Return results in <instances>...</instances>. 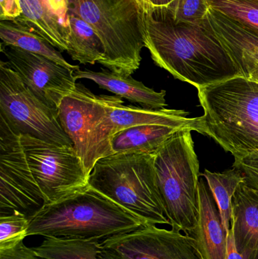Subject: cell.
Segmentation results:
<instances>
[{"mask_svg":"<svg viewBox=\"0 0 258 259\" xmlns=\"http://www.w3.org/2000/svg\"><path fill=\"white\" fill-rule=\"evenodd\" d=\"M144 42L154 64L197 89L241 75L207 19L176 23L162 9L145 11Z\"/></svg>","mask_w":258,"mask_h":259,"instance_id":"1","label":"cell"},{"mask_svg":"<svg viewBox=\"0 0 258 259\" xmlns=\"http://www.w3.org/2000/svg\"><path fill=\"white\" fill-rule=\"evenodd\" d=\"M145 227L142 221L89 185L30 219L27 237L99 240Z\"/></svg>","mask_w":258,"mask_h":259,"instance_id":"2","label":"cell"},{"mask_svg":"<svg viewBox=\"0 0 258 259\" xmlns=\"http://www.w3.org/2000/svg\"><path fill=\"white\" fill-rule=\"evenodd\" d=\"M200 134L235 158L258 152V82L238 75L198 88Z\"/></svg>","mask_w":258,"mask_h":259,"instance_id":"3","label":"cell"},{"mask_svg":"<svg viewBox=\"0 0 258 259\" xmlns=\"http://www.w3.org/2000/svg\"><path fill=\"white\" fill-rule=\"evenodd\" d=\"M89 185L139 218L145 227L168 225L161 199L154 154H112L95 162Z\"/></svg>","mask_w":258,"mask_h":259,"instance_id":"4","label":"cell"},{"mask_svg":"<svg viewBox=\"0 0 258 259\" xmlns=\"http://www.w3.org/2000/svg\"><path fill=\"white\" fill-rule=\"evenodd\" d=\"M70 12L86 21L104 46L98 63L112 72L132 75L139 69L145 11L136 0H69Z\"/></svg>","mask_w":258,"mask_h":259,"instance_id":"5","label":"cell"},{"mask_svg":"<svg viewBox=\"0 0 258 259\" xmlns=\"http://www.w3.org/2000/svg\"><path fill=\"white\" fill-rule=\"evenodd\" d=\"M158 186L173 229L189 235L198 222L199 162L192 131L181 130L154 154Z\"/></svg>","mask_w":258,"mask_h":259,"instance_id":"6","label":"cell"},{"mask_svg":"<svg viewBox=\"0 0 258 259\" xmlns=\"http://www.w3.org/2000/svg\"><path fill=\"white\" fill-rule=\"evenodd\" d=\"M189 112L177 109H148L124 106L121 97L101 95L96 119L89 131L83 164L90 175L95 162L110 155L109 142L123 130L142 125L161 124L200 132V118H188Z\"/></svg>","mask_w":258,"mask_h":259,"instance_id":"7","label":"cell"},{"mask_svg":"<svg viewBox=\"0 0 258 259\" xmlns=\"http://www.w3.org/2000/svg\"><path fill=\"white\" fill-rule=\"evenodd\" d=\"M0 116L18 134L59 146H74L59 111L48 107L22 81L9 62H0Z\"/></svg>","mask_w":258,"mask_h":259,"instance_id":"8","label":"cell"},{"mask_svg":"<svg viewBox=\"0 0 258 259\" xmlns=\"http://www.w3.org/2000/svg\"><path fill=\"white\" fill-rule=\"evenodd\" d=\"M20 139L45 205L89 187V175L74 146H59L28 134H20Z\"/></svg>","mask_w":258,"mask_h":259,"instance_id":"9","label":"cell"},{"mask_svg":"<svg viewBox=\"0 0 258 259\" xmlns=\"http://www.w3.org/2000/svg\"><path fill=\"white\" fill-rule=\"evenodd\" d=\"M44 205L20 134L0 116V215L17 212L30 219Z\"/></svg>","mask_w":258,"mask_h":259,"instance_id":"10","label":"cell"},{"mask_svg":"<svg viewBox=\"0 0 258 259\" xmlns=\"http://www.w3.org/2000/svg\"><path fill=\"white\" fill-rule=\"evenodd\" d=\"M101 259H200L193 239L178 230L143 227L106 239Z\"/></svg>","mask_w":258,"mask_h":259,"instance_id":"11","label":"cell"},{"mask_svg":"<svg viewBox=\"0 0 258 259\" xmlns=\"http://www.w3.org/2000/svg\"><path fill=\"white\" fill-rule=\"evenodd\" d=\"M1 52L26 86L48 107L58 110L62 100L75 89V71L12 46L1 44Z\"/></svg>","mask_w":258,"mask_h":259,"instance_id":"12","label":"cell"},{"mask_svg":"<svg viewBox=\"0 0 258 259\" xmlns=\"http://www.w3.org/2000/svg\"><path fill=\"white\" fill-rule=\"evenodd\" d=\"M21 15L14 21L25 26L60 52L68 50L69 0H19Z\"/></svg>","mask_w":258,"mask_h":259,"instance_id":"13","label":"cell"},{"mask_svg":"<svg viewBox=\"0 0 258 259\" xmlns=\"http://www.w3.org/2000/svg\"><path fill=\"white\" fill-rule=\"evenodd\" d=\"M188 236L193 239L200 259H226L228 236L205 178L198 182V222Z\"/></svg>","mask_w":258,"mask_h":259,"instance_id":"14","label":"cell"},{"mask_svg":"<svg viewBox=\"0 0 258 259\" xmlns=\"http://www.w3.org/2000/svg\"><path fill=\"white\" fill-rule=\"evenodd\" d=\"M231 208V228L238 252L244 259H258V190L241 183Z\"/></svg>","mask_w":258,"mask_h":259,"instance_id":"15","label":"cell"},{"mask_svg":"<svg viewBox=\"0 0 258 259\" xmlns=\"http://www.w3.org/2000/svg\"><path fill=\"white\" fill-rule=\"evenodd\" d=\"M206 19L238 69L248 61L258 59L257 30L210 8Z\"/></svg>","mask_w":258,"mask_h":259,"instance_id":"16","label":"cell"},{"mask_svg":"<svg viewBox=\"0 0 258 259\" xmlns=\"http://www.w3.org/2000/svg\"><path fill=\"white\" fill-rule=\"evenodd\" d=\"M76 80L87 79L96 83L101 89L106 90L115 96L127 99L133 103L141 105L148 109H165L168 106L165 100L166 91L156 92L145 86L141 81L135 80L131 75H124L109 70L92 71L89 69H78L74 71Z\"/></svg>","mask_w":258,"mask_h":259,"instance_id":"17","label":"cell"},{"mask_svg":"<svg viewBox=\"0 0 258 259\" xmlns=\"http://www.w3.org/2000/svg\"><path fill=\"white\" fill-rule=\"evenodd\" d=\"M181 130L186 129L161 124H142L123 130L111 138L110 154H154L165 142Z\"/></svg>","mask_w":258,"mask_h":259,"instance_id":"18","label":"cell"},{"mask_svg":"<svg viewBox=\"0 0 258 259\" xmlns=\"http://www.w3.org/2000/svg\"><path fill=\"white\" fill-rule=\"evenodd\" d=\"M0 38L3 45L40 55L73 71L80 69L79 65L67 62L61 52L42 36L16 21H0Z\"/></svg>","mask_w":258,"mask_h":259,"instance_id":"19","label":"cell"},{"mask_svg":"<svg viewBox=\"0 0 258 259\" xmlns=\"http://www.w3.org/2000/svg\"><path fill=\"white\" fill-rule=\"evenodd\" d=\"M67 53L80 64L95 65L104 57V46L86 21L70 12V33Z\"/></svg>","mask_w":258,"mask_h":259,"instance_id":"20","label":"cell"},{"mask_svg":"<svg viewBox=\"0 0 258 259\" xmlns=\"http://www.w3.org/2000/svg\"><path fill=\"white\" fill-rule=\"evenodd\" d=\"M99 240L45 237L42 243L32 248L42 259H101Z\"/></svg>","mask_w":258,"mask_h":259,"instance_id":"21","label":"cell"},{"mask_svg":"<svg viewBox=\"0 0 258 259\" xmlns=\"http://www.w3.org/2000/svg\"><path fill=\"white\" fill-rule=\"evenodd\" d=\"M201 175L207 180L213 193L221 213L223 225L228 236L231 229L232 199L236 189L245 181V178L235 167L224 173H214L205 170Z\"/></svg>","mask_w":258,"mask_h":259,"instance_id":"22","label":"cell"},{"mask_svg":"<svg viewBox=\"0 0 258 259\" xmlns=\"http://www.w3.org/2000/svg\"><path fill=\"white\" fill-rule=\"evenodd\" d=\"M209 8L258 30V0H207Z\"/></svg>","mask_w":258,"mask_h":259,"instance_id":"23","label":"cell"},{"mask_svg":"<svg viewBox=\"0 0 258 259\" xmlns=\"http://www.w3.org/2000/svg\"><path fill=\"white\" fill-rule=\"evenodd\" d=\"M30 218L12 213L0 215V251L8 250L23 242L27 237Z\"/></svg>","mask_w":258,"mask_h":259,"instance_id":"24","label":"cell"},{"mask_svg":"<svg viewBox=\"0 0 258 259\" xmlns=\"http://www.w3.org/2000/svg\"><path fill=\"white\" fill-rule=\"evenodd\" d=\"M164 9L176 23H199L209 11L207 0H172Z\"/></svg>","mask_w":258,"mask_h":259,"instance_id":"25","label":"cell"},{"mask_svg":"<svg viewBox=\"0 0 258 259\" xmlns=\"http://www.w3.org/2000/svg\"><path fill=\"white\" fill-rule=\"evenodd\" d=\"M233 167L243 175L245 184L258 190V152L235 158Z\"/></svg>","mask_w":258,"mask_h":259,"instance_id":"26","label":"cell"},{"mask_svg":"<svg viewBox=\"0 0 258 259\" xmlns=\"http://www.w3.org/2000/svg\"><path fill=\"white\" fill-rule=\"evenodd\" d=\"M0 21H14L21 15L19 0H0Z\"/></svg>","mask_w":258,"mask_h":259,"instance_id":"27","label":"cell"},{"mask_svg":"<svg viewBox=\"0 0 258 259\" xmlns=\"http://www.w3.org/2000/svg\"><path fill=\"white\" fill-rule=\"evenodd\" d=\"M0 259H42L35 255L33 249L28 248L23 242L8 250L0 251Z\"/></svg>","mask_w":258,"mask_h":259,"instance_id":"28","label":"cell"},{"mask_svg":"<svg viewBox=\"0 0 258 259\" xmlns=\"http://www.w3.org/2000/svg\"><path fill=\"white\" fill-rule=\"evenodd\" d=\"M241 76L258 82V59H252L239 67Z\"/></svg>","mask_w":258,"mask_h":259,"instance_id":"29","label":"cell"},{"mask_svg":"<svg viewBox=\"0 0 258 259\" xmlns=\"http://www.w3.org/2000/svg\"><path fill=\"white\" fill-rule=\"evenodd\" d=\"M226 259H244L243 256L238 252L235 243L233 230L230 229L227 237V251Z\"/></svg>","mask_w":258,"mask_h":259,"instance_id":"30","label":"cell"},{"mask_svg":"<svg viewBox=\"0 0 258 259\" xmlns=\"http://www.w3.org/2000/svg\"><path fill=\"white\" fill-rule=\"evenodd\" d=\"M154 9H165L172 0H148Z\"/></svg>","mask_w":258,"mask_h":259,"instance_id":"31","label":"cell"},{"mask_svg":"<svg viewBox=\"0 0 258 259\" xmlns=\"http://www.w3.org/2000/svg\"><path fill=\"white\" fill-rule=\"evenodd\" d=\"M140 5L141 7L145 11L149 10V9H153L152 6L148 0H136Z\"/></svg>","mask_w":258,"mask_h":259,"instance_id":"32","label":"cell"}]
</instances>
